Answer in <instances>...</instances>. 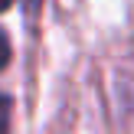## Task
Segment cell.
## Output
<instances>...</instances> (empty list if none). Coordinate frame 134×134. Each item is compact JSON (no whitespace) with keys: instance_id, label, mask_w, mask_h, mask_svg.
Here are the masks:
<instances>
[{"instance_id":"cell-4","label":"cell","mask_w":134,"mask_h":134,"mask_svg":"<svg viewBox=\"0 0 134 134\" xmlns=\"http://www.w3.org/2000/svg\"><path fill=\"white\" fill-rule=\"evenodd\" d=\"M26 3H30V7H36V3H39V0H26Z\"/></svg>"},{"instance_id":"cell-1","label":"cell","mask_w":134,"mask_h":134,"mask_svg":"<svg viewBox=\"0 0 134 134\" xmlns=\"http://www.w3.org/2000/svg\"><path fill=\"white\" fill-rule=\"evenodd\" d=\"M7 128H10V98L0 95V131H7Z\"/></svg>"},{"instance_id":"cell-3","label":"cell","mask_w":134,"mask_h":134,"mask_svg":"<svg viewBox=\"0 0 134 134\" xmlns=\"http://www.w3.org/2000/svg\"><path fill=\"white\" fill-rule=\"evenodd\" d=\"M13 3V0H0V10H7V7H10Z\"/></svg>"},{"instance_id":"cell-2","label":"cell","mask_w":134,"mask_h":134,"mask_svg":"<svg viewBox=\"0 0 134 134\" xmlns=\"http://www.w3.org/2000/svg\"><path fill=\"white\" fill-rule=\"evenodd\" d=\"M10 62V39H7V33L0 30V69Z\"/></svg>"}]
</instances>
